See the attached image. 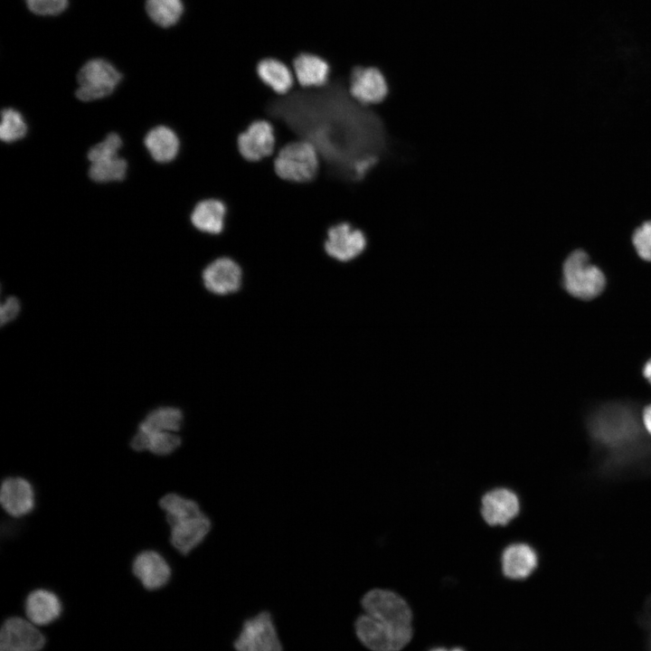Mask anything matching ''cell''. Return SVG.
<instances>
[{"label":"cell","mask_w":651,"mask_h":651,"mask_svg":"<svg viewBox=\"0 0 651 651\" xmlns=\"http://www.w3.org/2000/svg\"><path fill=\"white\" fill-rule=\"evenodd\" d=\"M363 612L355 619L360 642L372 651H399L412 637V613L397 593L373 589L361 600Z\"/></svg>","instance_id":"cell-1"},{"label":"cell","mask_w":651,"mask_h":651,"mask_svg":"<svg viewBox=\"0 0 651 651\" xmlns=\"http://www.w3.org/2000/svg\"><path fill=\"white\" fill-rule=\"evenodd\" d=\"M640 427L636 410L623 402L607 403L590 415L589 432L595 448L605 456V468H624L644 452Z\"/></svg>","instance_id":"cell-2"},{"label":"cell","mask_w":651,"mask_h":651,"mask_svg":"<svg viewBox=\"0 0 651 651\" xmlns=\"http://www.w3.org/2000/svg\"><path fill=\"white\" fill-rule=\"evenodd\" d=\"M278 176L295 184L314 180L320 168V156L313 143L298 138L284 145L274 155Z\"/></svg>","instance_id":"cell-3"},{"label":"cell","mask_w":651,"mask_h":651,"mask_svg":"<svg viewBox=\"0 0 651 651\" xmlns=\"http://www.w3.org/2000/svg\"><path fill=\"white\" fill-rule=\"evenodd\" d=\"M562 282L570 295L589 300L603 291L606 278L603 272L590 262L587 252L577 249L563 262Z\"/></svg>","instance_id":"cell-4"},{"label":"cell","mask_w":651,"mask_h":651,"mask_svg":"<svg viewBox=\"0 0 651 651\" xmlns=\"http://www.w3.org/2000/svg\"><path fill=\"white\" fill-rule=\"evenodd\" d=\"M123 74L108 59L93 57L79 69L76 80L79 84L76 97L82 101H92L111 94L122 80Z\"/></svg>","instance_id":"cell-5"},{"label":"cell","mask_w":651,"mask_h":651,"mask_svg":"<svg viewBox=\"0 0 651 651\" xmlns=\"http://www.w3.org/2000/svg\"><path fill=\"white\" fill-rule=\"evenodd\" d=\"M368 235L349 222L331 225L323 248L326 257L338 264H347L360 258L368 247Z\"/></svg>","instance_id":"cell-6"},{"label":"cell","mask_w":651,"mask_h":651,"mask_svg":"<svg viewBox=\"0 0 651 651\" xmlns=\"http://www.w3.org/2000/svg\"><path fill=\"white\" fill-rule=\"evenodd\" d=\"M203 288L216 297H229L238 293L244 279L241 262L228 255L212 259L201 274Z\"/></svg>","instance_id":"cell-7"},{"label":"cell","mask_w":651,"mask_h":651,"mask_svg":"<svg viewBox=\"0 0 651 651\" xmlns=\"http://www.w3.org/2000/svg\"><path fill=\"white\" fill-rule=\"evenodd\" d=\"M233 647L236 651H283L271 614L261 611L246 619Z\"/></svg>","instance_id":"cell-8"},{"label":"cell","mask_w":651,"mask_h":651,"mask_svg":"<svg viewBox=\"0 0 651 651\" xmlns=\"http://www.w3.org/2000/svg\"><path fill=\"white\" fill-rule=\"evenodd\" d=\"M348 92L358 103L377 106L383 102L389 93V86L383 73L374 66L354 65L348 77Z\"/></svg>","instance_id":"cell-9"},{"label":"cell","mask_w":651,"mask_h":651,"mask_svg":"<svg viewBox=\"0 0 651 651\" xmlns=\"http://www.w3.org/2000/svg\"><path fill=\"white\" fill-rule=\"evenodd\" d=\"M46 637L39 627L26 618L10 616L0 629V651H42Z\"/></svg>","instance_id":"cell-10"},{"label":"cell","mask_w":651,"mask_h":651,"mask_svg":"<svg viewBox=\"0 0 651 651\" xmlns=\"http://www.w3.org/2000/svg\"><path fill=\"white\" fill-rule=\"evenodd\" d=\"M241 156L250 162H259L276 154L275 127L268 119H257L243 130L237 139Z\"/></svg>","instance_id":"cell-11"},{"label":"cell","mask_w":651,"mask_h":651,"mask_svg":"<svg viewBox=\"0 0 651 651\" xmlns=\"http://www.w3.org/2000/svg\"><path fill=\"white\" fill-rule=\"evenodd\" d=\"M169 541L175 551L187 555L206 539L212 529L210 517L200 511L169 524Z\"/></svg>","instance_id":"cell-12"},{"label":"cell","mask_w":651,"mask_h":651,"mask_svg":"<svg viewBox=\"0 0 651 651\" xmlns=\"http://www.w3.org/2000/svg\"><path fill=\"white\" fill-rule=\"evenodd\" d=\"M132 573L144 589L154 591L167 585L172 577V569L158 552L145 550L134 558Z\"/></svg>","instance_id":"cell-13"},{"label":"cell","mask_w":651,"mask_h":651,"mask_svg":"<svg viewBox=\"0 0 651 651\" xmlns=\"http://www.w3.org/2000/svg\"><path fill=\"white\" fill-rule=\"evenodd\" d=\"M296 84L303 89H316L326 86L331 76L332 67L329 61L312 52H300L292 60L290 65Z\"/></svg>","instance_id":"cell-14"},{"label":"cell","mask_w":651,"mask_h":651,"mask_svg":"<svg viewBox=\"0 0 651 651\" xmlns=\"http://www.w3.org/2000/svg\"><path fill=\"white\" fill-rule=\"evenodd\" d=\"M0 503L9 515L23 517L30 514L35 506L34 489L24 477H6L1 485Z\"/></svg>","instance_id":"cell-15"},{"label":"cell","mask_w":651,"mask_h":651,"mask_svg":"<svg viewBox=\"0 0 651 651\" xmlns=\"http://www.w3.org/2000/svg\"><path fill=\"white\" fill-rule=\"evenodd\" d=\"M25 618L37 627H46L57 621L63 610L59 596L52 590L38 588L30 591L24 602Z\"/></svg>","instance_id":"cell-16"},{"label":"cell","mask_w":651,"mask_h":651,"mask_svg":"<svg viewBox=\"0 0 651 651\" xmlns=\"http://www.w3.org/2000/svg\"><path fill=\"white\" fill-rule=\"evenodd\" d=\"M481 514L489 525H505L519 513L517 495L504 487L493 489L482 497Z\"/></svg>","instance_id":"cell-17"},{"label":"cell","mask_w":651,"mask_h":651,"mask_svg":"<svg viewBox=\"0 0 651 651\" xmlns=\"http://www.w3.org/2000/svg\"><path fill=\"white\" fill-rule=\"evenodd\" d=\"M227 212L224 202L217 198H205L193 206L189 214V222L197 231L218 236L225 230Z\"/></svg>","instance_id":"cell-18"},{"label":"cell","mask_w":651,"mask_h":651,"mask_svg":"<svg viewBox=\"0 0 651 651\" xmlns=\"http://www.w3.org/2000/svg\"><path fill=\"white\" fill-rule=\"evenodd\" d=\"M256 73L265 86L279 96L288 94L296 86L291 67L276 57L269 56L259 60L256 65Z\"/></svg>","instance_id":"cell-19"},{"label":"cell","mask_w":651,"mask_h":651,"mask_svg":"<svg viewBox=\"0 0 651 651\" xmlns=\"http://www.w3.org/2000/svg\"><path fill=\"white\" fill-rule=\"evenodd\" d=\"M502 571L511 580H524L536 569V552L527 543L516 542L508 545L502 553Z\"/></svg>","instance_id":"cell-20"},{"label":"cell","mask_w":651,"mask_h":651,"mask_svg":"<svg viewBox=\"0 0 651 651\" xmlns=\"http://www.w3.org/2000/svg\"><path fill=\"white\" fill-rule=\"evenodd\" d=\"M181 444L182 439L176 432H148L138 429L130 441V447L135 451H149L156 456L170 455L180 448Z\"/></svg>","instance_id":"cell-21"},{"label":"cell","mask_w":651,"mask_h":651,"mask_svg":"<svg viewBox=\"0 0 651 651\" xmlns=\"http://www.w3.org/2000/svg\"><path fill=\"white\" fill-rule=\"evenodd\" d=\"M145 145L156 162L168 163L178 155L181 143L174 130L165 126H158L146 134Z\"/></svg>","instance_id":"cell-22"},{"label":"cell","mask_w":651,"mask_h":651,"mask_svg":"<svg viewBox=\"0 0 651 651\" xmlns=\"http://www.w3.org/2000/svg\"><path fill=\"white\" fill-rule=\"evenodd\" d=\"M184 0H145L146 16L156 26L167 30L175 27L185 14Z\"/></svg>","instance_id":"cell-23"},{"label":"cell","mask_w":651,"mask_h":651,"mask_svg":"<svg viewBox=\"0 0 651 651\" xmlns=\"http://www.w3.org/2000/svg\"><path fill=\"white\" fill-rule=\"evenodd\" d=\"M184 412L175 406H160L149 411L138 429L148 432H178L184 423Z\"/></svg>","instance_id":"cell-24"},{"label":"cell","mask_w":651,"mask_h":651,"mask_svg":"<svg viewBox=\"0 0 651 651\" xmlns=\"http://www.w3.org/2000/svg\"><path fill=\"white\" fill-rule=\"evenodd\" d=\"M158 504L165 514L168 525L180 518L202 510L195 500L177 493L165 494L159 499Z\"/></svg>","instance_id":"cell-25"},{"label":"cell","mask_w":651,"mask_h":651,"mask_svg":"<svg viewBox=\"0 0 651 651\" xmlns=\"http://www.w3.org/2000/svg\"><path fill=\"white\" fill-rule=\"evenodd\" d=\"M127 168L126 160L116 156L90 163L89 175L98 183L120 181L125 177Z\"/></svg>","instance_id":"cell-26"},{"label":"cell","mask_w":651,"mask_h":651,"mask_svg":"<svg viewBox=\"0 0 651 651\" xmlns=\"http://www.w3.org/2000/svg\"><path fill=\"white\" fill-rule=\"evenodd\" d=\"M0 138L10 143L21 139L27 132L23 116L14 108H4L1 114Z\"/></svg>","instance_id":"cell-27"},{"label":"cell","mask_w":651,"mask_h":651,"mask_svg":"<svg viewBox=\"0 0 651 651\" xmlns=\"http://www.w3.org/2000/svg\"><path fill=\"white\" fill-rule=\"evenodd\" d=\"M27 10L39 17H57L64 14L70 0H24Z\"/></svg>","instance_id":"cell-28"},{"label":"cell","mask_w":651,"mask_h":651,"mask_svg":"<svg viewBox=\"0 0 651 651\" xmlns=\"http://www.w3.org/2000/svg\"><path fill=\"white\" fill-rule=\"evenodd\" d=\"M631 243L640 259L651 261V219L642 222L634 229Z\"/></svg>","instance_id":"cell-29"},{"label":"cell","mask_w":651,"mask_h":651,"mask_svg":"<svg viewBox=\"0 0 651 651\" xmlns=\"http://www.w3.org/2000/svg\"><path fill=\"white\" fill-rule=\"evenodd\" d=\"M122 146L120 137L116 133L108 134L106 138L93 146L88 152V158L90 163L118 156V151Z\"/></svg>","instance_id":"cell-30"},{"label":"cell","mask_w":651,"mask_h":651,"mask_svg":"<svg viewBox=\"0 0 651 651\" xmlns=\"http://www.w3.org/2000/svg\"><path fill=\"white\" fill-rule=\"evenodd\" d=\"M21 311V303L17 297L10 296L7 297L0 307V321L1 325L5 326L14 320Z\"/></svg>","instance_id":"cell-31"},{"label":"cell","mask_w":651,"mask_h":651,"mask_svg":"<svg viewBox=\"0 0 651 651\" xmlns=\"http://www.w3.org/2000/svg\"><path fill=\"white\" fill-rule=\"evenodd\" d=\"M637 619L639 626L645 632L646 651H651V595L646 600Z\"/></svg>","instance_id":"cell-32"},{"label":"cell","mask_w":651,"mask_h":651,"mask_svg":"<svg viewBox=\"0 0 651 651\" xmlns=\"http://www.w3.org/2000/svg\"><path fill=\"white\" fill-rule=\"evenodd\" d=\"M642 423L646 431L651 436V404L647 405L642 412Z\"/></svg>","instance_id":"cell-33"},{"label":"cell","mask_w":651,"mask_h":651,"mask_svg":"<svg viewBox=\"0 0 651 651\" xmlns=\"http://www.w3.org/2000/svg\"><path fill=\"white\" fill-rule=\"evenodd\" d=\"M643 374L645 378L651 383V359H649L644 368H643Z\"/></svg>","instance_id":"cell-34"},{"label":"cell","mask_w":651,"mask_h":651,"mask_svg":"<svg viewBox=\"0 0 651 651\" xmlns=\"http://www.w3.org/2000/svg\"><path fill=\"white\" fill-rule=\"evenodd\" d=\"M429 651H449V650H448L444 647H434V648L430 649Z\"/></svg>","instance_id":"cell-35"},{"label":"cell","mask_w":651,"mask_h":651,"mask_svg":"<svg viewBox=\"0 0 651 651\" xmlns=\"http://www.w3.org/2000/svg\"><path fill=\"white\" fill-rule=\"evenodd\" d=\"M449 651H465V650H464L463 648H460V647H454V648H452V649L449 650Z\"/></svg>","instance_id":"cell-36"}]
</instances>
